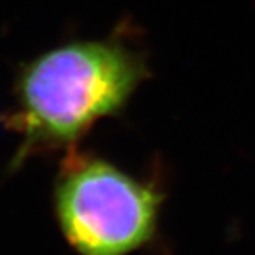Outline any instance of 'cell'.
<instances>
[{
	"mask_svg": "<svg viewBox=\"0 0 255 255\" xmlns=\"http://www.w3.org/2000/svg\"><path fill=\"white\" fill-rule=\"evenodd\" d=\"M149 76L143 56L123 40H79L19 68L8 125L22 141L15 161L71 148L99 120L120 113Z\"/></svg>",
	"mask_w": 255,
	"mask_h": 255,
	"instance_id": "cell-1",
	"label": "cell"
},
{
	"mask_svg": "<svg viewBox=\"0 0 255 255\" xmlns=\"http://www.w3.org/2000/svg\"><path fill=\"white\" fill-rule=\"evenodd\" d=\"M161 195L91 154L69 152L56 183V212L80 255H126L146 243Z\"/></svg>",
	"mask_w": 255,
	"mask_h": 255,
	"instance_id": "cell-2",
	"label": "cell"
}]
</instances>
